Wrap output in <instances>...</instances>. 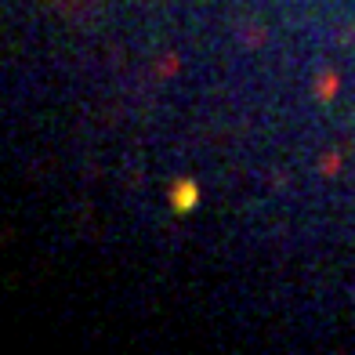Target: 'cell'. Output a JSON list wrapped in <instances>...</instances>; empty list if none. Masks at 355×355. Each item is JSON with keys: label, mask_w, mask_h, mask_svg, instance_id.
Instances as JSON below:
<instances>
[{"label": "cell", "mask_w": 355, "mask_h": 355, "mask_svg": "<svg viewBox=\"0 0 355 355\" xmlns=\"http://www.w3.org/2000/svg\"><path fill=\"white\" fill-rule=\"evenodd\" d=\"M196 203H200V185L192 182V178H178V182L171 185V207H174V214L196 211Z\"/></svg>", "instance_id": "1"}, {"label": "cell", "mask_w": 355, "mask_h": 355, "mask_svg": "<svg viewBox=\"0 0 355 355\" xmlns=\"http://www.w3.org/2000/svg\"><path fill=\"white\" fill-rule=\"evenodd\" d=\"M334 94H337V76L327 73V76H322V84H319V98H322V102H330Z\"/></svg>", "instance_id": "2"}]
</instances>
